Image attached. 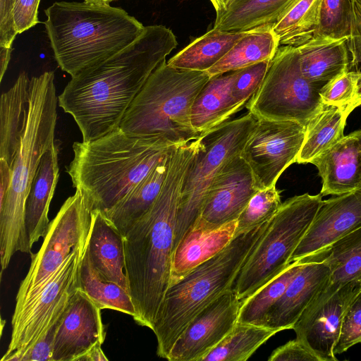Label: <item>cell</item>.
Instances as JSON below:
<instances>
[{
    "label": "cell",
    "instance_id": "32",
    "mask_svg": "<svg viewBox=\"0 0 361 361\" xmlns=\"http://www.w3.org/2000/svg\"><path fill=\"white\" fill-rule=\"evenodd\" d=\"M320 262L330 269L327 286L338 290L361 281V227L349 233L307 262ZM307 263V262H306Z\"/></svg>",
    "mask_w": 361,
    "mask_h": 361
},
{
    "label": "cell",
    "instance_id": "45",
    "mask_svg": "<svg viewBox=\"0 0 361 361\" xmlns=\"http://www.w3.org/2000/svg\"><path fill=\"white\" fill-rule=\"evenodd\" d=\"M16 0H0V46L11 47L18 35L13 18Z\"/></svg>",
    "mask_w": 361,
    "mask_h": 361
},
{
    "label": "cell",
    "instance_id": "3",
    "mask_svg": "<svg viewBox=\"0 0 361 361\" xmlns=\"http://www.w3.org/2000/svg\"><path fill=\"white\" fill-rule=\"evenodd\" d=\"M175 145L159 136H138L120 128L73 145L66 171L90 211L106 212L138 185Z\"/></svg>",
    "mask_w": 361,
    "mask_h": 361
},
{
    "label": "cell",
    "instance_id": "7",
    "mask_svg": "<svg viewBox=\"0 0 361 361\" xmlns=\"http://www.w3.org/2000/svg\"><path fill=\"white\" fill-rule=\"evenodd\" d=\"M210 78L207 71L178 68L164 61L137 94L119 128L135 135L162 137L173 145L198 138L191 109Z\"/></svg>",
    "mask_w": 361,
    "mask_h": 361
},
{
    "label": "cell",
    "instance_id": "8",
    "mask_svg": "<svg viewBox=\"0 0 361 361\" xmlns=\"http://www.w3.org/2000/svg\"><path fill=\"white\" fill-rule=\"evenodd\" d=\"M322 195L305 193L282 203L242 267L233 286L243 302L281 274L322 202Z\"/></svg>",
    "mask_w": 361,
    "mask_h": 361
},
{
    "label": "cell",
    "instance_id": "34",
    "mask_svg": "<svg viewBox=\"0 0 361 361\" xmlns=\"http://www.w3.org/2000/svg\"><path fill=\"white\" fill-rule=\"evenodd\" d=\"M323 0H297L274 25L281 46L298 47L313 37L319 27Z\"/></svg>",
    "mask_w": 361,
    "mask_h": 361
},
{
    "label": "cell",
    "instance_id": "52",
    "mask_svg": "<svg viewBox=\"0 0 361 361\" xmlns=\"http://www.w3.org/2000/svg\"><path fill=\"white\" fill-rule=\"evenodd\" d=\"M360 286H361V281H360Z\"/></svg>",
    "mask_w": 361,
    "mask_h": 361
},
{
    "label": "cell",
    "instance_id": "2",
    "mask_svg": "<svg viewBox=\"0 0 361 361\" xmlns=\"http://www.w3.org/2000/svg\"><path fill=\"white\" fill-rule=\"evenodd\" d=\"M199 137L173 145L161 190L149 209L123 236L125 273L134 321L152 330L171 281L177 215L183 186Z\"/></svg>",
    "mask_w": 361,
    "mask_h": 361
},
{
    "label": "cell",
    "instance_id": "37",
    "mask_svg": "<svg viewBox=\"0 0 361 361\" xmlns=\"http://www.w3.org/2000/svg\"><path fill=\"white\" fill-rule=\"evenodd\" d=\"M276 185L259 190L250 200L238 218L235 235L270 220L281 206Z\"/></svg>",
    "mask_w": 361,
    "mask_h": 361
},
{
    "label": "cell",
    "instance_id": "39",
    "mask_svg": "<svg viewBox=\"0 0 361 361\" xmlns=\"http://www.w3.org/2000/svg\"><path fill=\"white\" fill-rule=\"evenodd\" d=\"M322 104L361 106V71H347L326 84L320 91Z\"/></svg>",
    "mask_w": 361,
    "mask_h": 361
},
{
    "label": "cell",
    "instance_id": "28",
    "mask_svg": "<svg viewBox=\"0 0 361 361\" xmlns=\"http://www.w3.org/2000/svg\"><path fill=\"white\" fill-rule=\"evenodd\" d=\"M297 0H232L216 13L214 29L245 32L274 25Z\"/></svg>",
    "mask_w": 361,
    "mask_h": 361
},
{
    "label": "cell",
    "instance_id": "16",
    "mask_svg": "<svg viewBox=\"0 0 361 361\" xmlns=\"http://www.w3.org/2000/svg\"><path fill=\"white\" fill-rule=\"evenodd\" d=\"M361 227V204L355 192L323 200L290 257L306 263L335 242Z\"/></svg>",
    "mask_w": 361,
    "mask_h": 361
},
{
    "label": "cell",
    "instance_id": "10",
    "mask_svg": "<svg viewBox=\"0 0 361 361\" xmlns=\"http://www.w3.org/2000/svg\"><path fill=\"white\" fill-rule=\"evenodd\" d=\"M322 87L302 75L296 47L281 46L246 107L257 118L293 121L306 126L323 105Z\"/></svg>",
    "mask_w": 361,
    "mask_h": 361
},
{
    "label": "cell",
    "instance_id": "15",
    "mask_svg": "<svg viewBox=\"0 0 361 361\" xmlns=\"http://www.w3.org/2000/svg\"><path fill=\"white\" fill-rule=\"evenodd\" d=\"M241 304L233 288L224 293L191 320L166 360L202 361L234 328Z\"/></svg>",
    "mask_w": 361,
    "mask_h": 361
},
{
    "label": "cell",
    "instance_id": "9",
    "mask_svg": "<svg viewBox=\"0 0 361 361\" xmlns=\"http://www.w3.org/2000/svg\"><path fill=\"white\" fill-rule=\"evenodd\" d=\"M257 117L243 116L200 135L199 147L185 175L175 231L174 250L198 219L207 190L219 171L241 154L255 129Z\"/></svg>",
    "mask_w": 361,
    "mask_h": 361
},
{
    "label": "cell",
    "instance_id": "25",
    "mask_svg": "<svg viewBox=\"0 0 361 361\" xmlns=\"http://www.w3.org/2000/svg\"><path fill=\"white\" fill-rule=\"evenodd\" d=\"M237 70L210 78L195 98L191 109V123L200 135L226 122L240 111L232 94Z\"/></svg>",
    "mask_w": 361,
    "mask_h": 361
},
{
    "label": "cell",
    "instance_id": "27",
    "mask_svg": "<svg viewBox=\"0 0 361 361\" xmlns=\"http://www.w3.org/2000/svg\"><path fill=\"white\" fill-rule=\"evenodd\" d=\"M356 107L355 104L336 106L323 104L305 126L304 141L296 162L311 163L341 140L344 136L347 118Z\"/></svg>",
    "mask_w": 361,
    "mask_h": 361
},
{
    "label": "cell",
    "instance_id": "18",
    "mask_svg": "<svg viewBox=\"0 0 361 361\" xmlns=\"http://www.w3.org/2000/svg\"><path fill=\"white\" fill-rule=\"evenodd\" d=\"M102 309L80 288L61 317L54 338L53 361H79L106 337Z\"/></svg>",
    "mask_w": 361,
    "mask_h": 361
},
{
    "label": "cell",
    "instance_id": "14",
    "mask_svg": "<svg viewBox=\"0 0 361 361\" xmlns=\"http://www.w3.org/2000/svg\"><path fill=\"white\" fill-rule=\"evenodd\" d=\"M360 288V282L347 283L337 290L326 285L294 324L292 329L296 338L321 361L338 360L334 348L340 336L343 319Z\"/></svg>",
    "mask_w": 361,
    "mask_h": 361
},
{
    "label": "cell",
    "instance_id": "31",
    "mask_svg": "<svg viewBox=\"0 0 361 361\" xmlns=\"http://www.w3.org/2000/svg\"><path fill=\"white\" fill-rule=\"evenodd\" d=\"M248 31L226 32L213 28L193 40L171 58L167 63L181 69L207 71L219 62Z\"/></svg>",
    "mask_w": 361,
    "mask_h": 361
},
{
    "label": "cell",
    "instance_id": "29",
    "mask_svg": "<svg viewBox=\"0 0 361 361\" xmlns=\"http://www.w3.org/2000/svg\"><path fill=\"white\" fill-rule=\"evenodd\" d=\"M30 79L22 72L0 102V159L11 165L26 120Z\"/></svg>",
    "mask_w": 361,
    "mask_h": 361
},
{
    "label": "cell",
    "instance_id": "23",
    "mask_svg": "<svg viewBox=\"0 0 361 361\" xmlns=\"http://www.w3.org/2000/svg\"><path fill=\"white\" fill-rule=\"evenodd\" d=\"M348 37L314 35L296 47L300 69L309 81L324 87L349 71Z\"/></svg>",
    "mask_w": 361,
    "mask_h": 361
},
{
    "label": "cell",
    "instance_id": "46",
    "mask_svg": "<svg viewBox=\"0 0 361 361\" xmlns=\"http://www.w3.org/2000/svg\"><path fill=\"white\" fill-rule=\"evenodd\" d=\"M11 166L7 161L0 159V205L7 196L11 181Z\"/></svg>",
    "mask_w": 361,
    "mask_h": 361
},
{
    "label": "cell",
    "instance_id": "42",
    "mask_svg": "<svg viewBox=\"0 0 361 361\" xmlns=\"http://www.w3.org/2000/svg\"><path fill=\"white\" fill-rule=\"evenodd\" d=\"M60 318L35 345L11 355L7 361H53L54 338Z\"/></svg>",
    "mask_w": 361,
    "mask_h": 361
},
{
    "label": "cell",
    "instance_id": "11",
    "mask_svg": "<svg viewBox=\"0 0 361 361\" xmlns=\"http://www.w3.org/2000/svg\"><path fill=\"white\" fill-rule=\"evenodd\" d=\"M87 238L72 251L37 295L14 310L11 341L1 361L32 347L61 317L80 288L79 269Z\"/></svg>",
    "mask_w": 361,
    "mask_h": 361
},
{
    "label": "cell",
    "instance_id": "38",
    "mask_svg": "<svg viewBox=\"0 0 361 361\" xmlns=\"http://www.w3.org/2000/svg\"><path fill=\"white\" fill-rule=\"evenodd\" d=\"M352 23V0H323L315 35L348 37Z\"/></svg>",
    "mask_w": 361,
    "mask_h": 361
},
{
    "label": "cell",
    "instance_id": "4",
    "mask_svg": "<svg viewBox=\"0 0 361 361\" xmlns=\"http://www.w3.org/2000/svg\"><path fill=\"white\" fill-rule=\"evenodd\" d=\"M57 105L54 73L47 71L32 77L25 127L11 165V185L0 205L2 271L16 252L32 254L25 224L26 200L40 160L55 141Z\"/></svg>",
    "mask_w": 361,
    "mask_h": 361
},
{
    "label": "cell",
    "instance_id": "51",
    "mask_svg": "<svg viewBox=\"0 0 361 361\" xmlns=\"http://www.w3.org/2000/svg\"><path fill=\"white\" fill-rule=\"evenodd\" d=\"M355 192V194L360 202V204H361V185H360V188L357 190H356Z\"/></svg>",
    "mask_w": 361,
    "mask_h": 361
},
{
    "label": "cell",
    "instance_id": "19",
    "mask_svg": "<svg viewBox=\"0 0 361 361\" xmlns=\"http://www.w3.org/2000/svg\"><path fill=\"white\" fill-rule=\"evenodd\" d=\"M311 164L322 178V196L357 190L361 185V129L343 136Z\"/></svg>",
    "mask_w": 361,
    "mask_h": 361
},
{
    "label": "cell",
    "instance_id": "41",
    "mask_svg": "<svg viewBox=\"0 0 361 361\" xmlns=\"http://www.w3.org/2000/svg\"><path fill=\"white\" fill-rule=\"evenodd\" d=\"M361 343V288L350 302L344 314L338 340L334 348L336 355Z\"/></svg>",
    "mask_w": 361,
    "mask_h": 361
},
{
    "label": "cell",
    "instance_id": "24",
    "mask_svg": "<svg viewBox=\"0 0 361 361\" xmlns=\"http://www.w3.org/2000/svg\"><path fill=\"white\" fill-rule=\"evenodd\" d=\"M59 144L55 140L42 156L25 205V224L30 246L48 230L50 203L59 177Z\"/></svg>",
    "mask_w": 361,
    "mask_h": 361
},
{
    "label": "cell",
    "instance_id": "20",
    "mask_svg": "<svg viewBox=\"0 0 361 361\" xmlns=\"http://www.w3.org/2000/svg\"><path fill=\"white\" fill-rule=\"evenodd\" d=\"M329 268L320 262L303 263L285 292L269 310L264 326L281 331L293 329L303 311L328 283Z\"/></svg>",
    "mask_w": 361,
    "mask_h": 361
},
{
    "label": "cell",
    "instance_id": "44",
    "mask_svg": "<svg viewBox=\"0 0 361 361\" xmlns=\"http://www.w3.org/2000/svg\"><path fill=\"white\" fill-rule=\"evenodd\" d=\"M41 0H16L13 18L16 30L20 34L37 23L38 8Z\"/></svg>",
    "mask_w": 361,
    "mask_h": 361
},
{
    "label": "cell",
    "instance_id": "48",
    "mask_svg": "<svg viewBox=\"0 0 361 361\" xmlns=\"http://www.w3.org/2000/svg\"><path fill=\"white\" fill-rule=\"evenodd\" d=\"M12 49V47H6L0 46V81L2 80L7 70L11 57Z\"/></svg>",
    "mask_w": 361,
    "mask_h": 361
},
{
    "label": "cell",
    "instance_id": "36",
    "mask_svg": "<svg viewBox=\"0 0 361 361\" xmlns=\"http://www.w3.org/2000/svg\"><path fill=\"white\" fill-rule=\"evenodd\" d=\"M303 265L291 262L281 274L242 302L238 322L263 326L270 308L285 292Z\"/></svg>",
    "mask_w": 361,
    "mask_h": 361
},
{
    "label": "cell",
    "instance_id": "35",
    "mask_svg": "<svg viewBox=\"0 0 361 361\" xmlns=\"http://www.w3.org/2000/svg\"><path fill=\"white\" fill-rule=\"evenodd\" d=\"M278 331L237 322L232 331L202 361H245Z\"/></svg>",
    "mask_w": 361,
    "mask_h": 361
},
{
    "label": "cell",
    "instance_id": "50",
    "mask_svg": "<svg viewBox=\"0 0 361 361\" xmlns=\"http://www.w3.org/2000/svg\"><path fill=\"white\" fill-rule=\"evenodd\" d=\"M116 0H84V1L94 4H109Z\"/></svg>",
    "mask_w": 361,
    "mask_h": 361
},
{
    "label": "cell",
    "instance_id": "1",
    "mask_svg": "<svg viewBox=\"0 0 361 361\" xmlns=\"http://www.w3.org/2000/svg\"><path fill=\"white\" fill-rule=\"evenodd\" d=\"M178 45L161 25L145 26L130 44L71 77L59 106L75 120L87 142L120 127L131 103L153 73Z\"/></svg>",
    "mask_w": 361,
    "mask_h": 361
},
{
    "label": "cell",
    "instance_id": "22",
    "mask_svg": "<svg viewBox=\"0 0 361 361\" xmlns=\"http://www.w3.org/2000/svg\"><path fill=\"white\" fill-rule=\"evenodd\" d=\"M87 248L92 263L98 272L128 292L123 235L98 209L90 212Z\"/></svg>",
    "mask_w": 361,
    "mask_h": 361
},
{
    "label": "cell",
    "instance_id": "12",
    "mask_svg": "<svg viewBox=\"0 0 361 361\" xmlns=\"http://www.w3.org/2000/svg\"><path fill=\"white\" fill-rule=\"evenodd\" d=\"M90 212L78 190L63 202L49 223L41 247L31 255L30 267L20 284L14 310L37 295L72 251L88 235Z\"/></svg>",
    "mask_w": 361,
    "mask_h": 361
},
{
    "label": "cell",
    "instance_id": "5",
    "mask_svg": "<svg viewBox=\"0 0 361 361\" xmlns=\"http://www.w3.org/2000/svg\"><path fill=\"white\" fill-rule=\"evenodd\" d=\"M44 13L54 58L71 77L124 49L145 28L125 10L109 4L56 1Z\"/></svg>",
    "mask_w": 361,
    "mask_h": 361
},
{
    "label": "cell",
    "instance_id": "30",
    "mask_svg": "<svg viewBox=\"0 0 361 361\" xmlns=\"http://www.w3.org/2000/svg\"><path fill=\"white\" fill-rule=\"evenodd\" d=\"M273 26L265 25L249 30L219 62L207 71L209 76L271 60L280 47Z\"/></svg>",
    "mask_w": 361,
    "mask_h": 361
},
{
    "label": "cell",
    "instance_id": "43",
    "mask_svg": "<svg viewBox=\"0 0 361 361\" xmlns=\"http://www.w3.org/2000/svg\"><path fill=\"white\" fill-rule=\"evenodd\" d=\"M269 361H321L302 341L295 338L277 348Z\"/></svg>",
    "mask_w": 361,
    "mask_h": 361
},
{
    "label": "cell",
    "instance_id": "21",
    "mask_svg": "<svg viewBox=\"0 0 361 361\" xmlns=\"http://www.w3.org/2000/svg\"><path fill=\"white\" fill-rule=\"evenodd\" d=\"M237 225L238 220L219 226L196 221L174 250L171 284L222 250L235 237Z\"/></svg>",
    "mask_w": 361,
    "mask_h": 361
},
{
    "label": "cell",
    "instance_id": "26",
    "mask_svg": "<svg viewBox=\"0 0 361 361\" xmlns=\"http://www.w3.org/2000/svg\"><path fill=\"white\" fill-rule=\"evenodd\" d=\"M169 150L121 201L109 211L103 212L123 236L149 209L158 197L168 170Z\"/></svg>",
    "mask_w": 361,
    "mask_h": 361
},
{
    "label": "cell",
    "instance_id": "6",
    "mask_svg": "<svg viewBox=\"0 0 361 361\" xmlns=\"http://www.w3.org/2000/svg\"><path fill=\"white\" fill-rule=\"evenodd\" d=\"M269 221L235 235L222 250L169 286L152 329L157 341L159 357L166 359L191 320L224 293L233 288L242 267L264 233Z\"/></svg>",
    "mask_w": 361,
    "mask_h": 361
},
{
    "label": "cell",
    "instance_id": "13",
    "mask_svg": "<svg viewBox=\"0 0 361 361\" xmlns=\"http://www.w3.org/2000/svg\"><path fill=\"white\" fill-rule=\"evenodd\" d=\"M305 133V126L297 121L257 119L240 156L259 190L275 185L281 173L296 162Z\"/></svg>",
    "mask_w": 361,
    "mask_h": 361
},
{
    "label": "cell",
    "instance_id": "17",
    "mask_svg": "<svg viewBox=\"0 0 361 361\" xmlns=\"http://www.w3.org/2000/svg\"><path fill=\"white\" fill-rule=\"evenodd\" d=\"M259 190L251 169L239 154L229 161L214 178L197 221L219 226L237 220Z\"/></svg>",
    "mask_w": 361,
    "mask_h": 361
},
{
    "label": "cell",
    "instance_id": "40",
    "mask_svg": "<svg viewBox=\"0 0 361 361\" xmlns=\"http://www.w3.org/2000/svg\"><path fill=\"white\" fill-rule=\"evenodd\" d=\"M271 60H266L237 70L232 85L235 102L243 108L263 81Z\"/></svg>",
    "mask_w": 361,
    "mask_h": 361
},
{
    "label": "cell",
    "instance_id": "49",
    "mask_svg": "<svg viewBox=\"0 0 361 361\" xmlns=\"http://www.w3.org/2000/svg\"><path fill=\"white\" fill-rule=\"evenodd\" d=\"M216 13L225 10L232 0H210Z\"/></svg>",
    "mask_w": 361,
    "mask_h": 361
},
{
    "label": "cell",
    "instance_id": "33",
    "mask_svg": "<svg viewBox=\"0 0 361 361\" xmlns=\"http://www.w3.org/2000/svg\"><path fill=\"white\" fill-rule=\"evenodd\" d=\"M78 278L80 288L102 310L110 309L127 314L133 318L135 317V310L129 293L98 272L90 259L87 243L80 265Z\"/></svg>",
    "mask_w": 361,
    "mask_h": 361
},
{
    "label": "cell",
    "instance_id": "47",
    "mask_svg": "<svg viewBox=\"0 0 361 361\" xmlns=\"http://www.w3.org/2000/svg\"><path fill=\"white\" fill-rule=\"evenodd\" d=\"M106 361L109 360L108 357L104 353L102 349V345H97L87 351L82 357L79 359V361Z\"/></svg>",
    "mask_w": 361,
    "mask_h": 361
}]
</instances>
